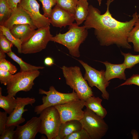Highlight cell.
I'll return each mask as SVG.
<instances>
[{"label": "cell", "mask_w": 139, "mask_h": 139, "mask_svg": "<svg viewBox=\"0 0 139 139\" xmlns=\"http://www.w3.org/2000/svg\"><path fill=\"white\" fill-rule=\"evenodd\" d=\"M10 30L14 37L21 40L22 44L27 42L36 30L28 24L14 25Z\"/></svg>", "instance_id": "cell-17"}, {"label": "cell", "mask_w": 139, "mask_h": 139, "mask_svg": "<svg viewBox=\"0 0 139 139\" xmlns=\"http://www.w3.org/2000/svg\"><path fill=\"white\" fill-rule=\"evenodd\" d=\"M56 0V5L71 14L74 15L75 10L79 0Z\"/></svg>", "instance_id": "cell-24"}, {"label": "cell", "mask_w": 139, "mask_h": 139, "mask_svg": "<svg viewBox=\"0 0 139 139\" xmlns=\"http://www.w3.org/2000/svg\"><path fill=\"white\" fill-rule=\"evenodd\" d=\"M38 70L20 72L13 75L6 85L7 93L11 96L14 97L18 92L30 91L34 85V81L39 76Z\"/></svg>", "instance_id": "cell-7"}, {"label": "cell", "mask_w": 139, "mask_h": 139, "mask_svg": "<svg viewBox=\"0 0 139 139\" xmlns=\"http://www.w3.org/2000/svg\"><path fill=\"white\" fill-rule=\"evenodd\" d=\"M5 57L6 55H5V53L2 51H0V59L5 58Z\"/></svg>", "instance_id": "cell-38"}, {"label": "cell", "mask_w": 139, "mask_h": 139, "mask_svg": "<svg viewBox=\"0 0 139 139\" xmlns=\"http://www.w3.org/2000/svg\"><path fill=\"white\" fill-rule=\"evenodd\" d=\"M64 139H91L87 132L83 128L66 136Z\"/></svg>", "instance_id": "cell-31"}, {"label": "cell", "mask_w": 139, "mask_h": 139, "mask_svg": "<svg viewBox=\"0 0 139 139\" xmlns=\"http://www.w3.org/2000/svg\"><path fill=\"white\" fill-rule=\"evenodd\" d=\"M77 60L85 70L84 78L88 81L89 86L96 87L102 92V97L104 99L108 100L109 94L106 91V88L109 85L110 82L107 81L105 78L104 71H98L82 60Z\"/></svg>", "instance_id": "cell-9"}, {"label": "cell", "mask_w": 139, "mask_h": 139, "mask_svg": "<svg viewBox=\"0 0 139 139\" xmlns=\"http://www.w3.org/2000/svg\"><path fill=\"white\" fill-rule=\"evenodd\" d=\"M40 117H33L24 125L17 126L14 139H34L39 132L41 124Z\"/></svg>", "instance_id": "cell-13"}, {"label": "cell", "mask_w": 139, "mask_h": 139, "mask_svg": "<svg viewBox=\"0 0 139 139\" xmlns=\"http://www.w3.org/2000/svg\"><path fill=\"white\" fill-rule=\"evenodd\" d=\"M121 53L124 57V60L123 63L127 68H131L139 63V55H134L130 53H125L121 51Z\"/></svg>", "instance_id": "cell-27"}, {"label": "cell", "mask_w": 139, "mask_h": 139, "mask_svg": "<svg viewBox=\"0 0 139 139\" xmlns=\"http://www.w3.org/2000/svg\"><path fill=\"white\" fill-rule=\"evenodd\" d=\"M16 106L12 112L7 117L6 126L14 125L17 126L23 123L25 119L22 117V114L28 110L24 109L26 105H30L32 106L36 101L34 98L17 97Z\"/></svg>", "instance_id": "cell-12"}, {"label": "cell", "mask_w": 139, "mask_h": 139, "mask_svg": "<svg viewBox=\"0 0 139 139\" xmlns=\"http://www.w3.org/2000/svg\"><path fill=\"white\" fill-rule=\"evenodd\" d=\"M102 100L99 97L91 96L84 102V106L96 115L103 118L107 114L106 109L102 106Z\"/></svg>", "instance_id": "cell-19"}, {"label": "cell", "mask_w": 139, "mask_h": 139, "mask_svg": "<svg viewBox=\"0 0 139 139\" xmlns=\"http://www.w3.org/2000/svg\"><path fill=\"white\" fill-rule=\"evenodd\" d=\"M0 32L16 47L18 52L21 53V46L22 43L21 40L14 37L11 33L10 29L3 25H0Z\"/></svg>", "instance_id": "cell-25"}, {"label": "cell", "mask_w": 139, "mask_h": 139, "mask_svg": "<svg viewBox=\"0 0 139 139\" xmlns=\"http://www.w3.org/2000/svg\"><path fill=\"white\" fill-rule=\"evenodd\" d=\"M68 29L65 33H59L53 36L50 41L65 46L68 49L71 55L79 57L80 56L79 47L88 36V29L84 25L80 27L76 23L69 25Z\"/></svg>", "instance_id": "cell-2"}, {"label": "cell", "mask_w": 139, "mask_h": 139, "mask_svg": "<svg viewBox=\"0 0 139 139\" xmlns=\"http://www.w3.org/2000/svg\"><path fill=\"white\" fill-rule=\"evenodd\" d=\"M0 69L7 71L12 74L15 73L17 71L16 66L5 58L0 59Z\"/></svg>", "instance_id": "cell-30"}, {"label": "cell", "mask_w": 139, "mask_h": 139, "mask_svg": "<svg viewBox=\"0 0 139 139\" xmlns=\"http://www.w3.org/2000/svg\"><path fill=\"white\" fill-rule=\"evenodd\" d=\"M114 0H107V8L103 14L91 5L89 6L88 13L84 25L87 29L93 28L94 34L101 45L108 46L115 44L119 47L131 49L127 41L128 34L139 18L136 12L129 21L121 22L112 16L109 10L111 3Z\"/></svg>", "instance_id": "cell-1"}, {"label": "cell", "mask_w": 139, "mask_h": 139, "mask_svg": "<svg viewBox=\"0 0 139 139\" xmlns=\"http://www.w3.org/2000/svg\"><path fill=\"white\" fill-rule=\"evenodd\" d=\"M88 0H79L74 14L75 20L79 25L85 20L88 13L89 3Z\"/></svg>", "instance_id": "cell-20"}, {"label": "cell", "mask_w": 139, "mask_h": 139, "mask_svg": "<svg viewBox=\"0 0 139 139\" xmlns=\"http://www.w3.org/2000/svg\"><path fill=\"white\" fill-rule=\"evenodd\" d=\"M12 11L5 0H0V25H3L4 22L10 16Z\"/></svg>", "instance_id": "cell-26"}, {"label": "cell", "mask_w": 139, "mask_h": 139, "mask_svg": "<svg viewBox=\"0 0 139 139\" xmlns=\"http://www.w3.org/2000/svg\"><path fill=\"white\" fill-rule=\"evenodd\" d=\"M39 93L45 94L46 96H43L42 98V104L35 107L34 111L37 114H40L43 110L47 107L80 99L74 90L71 93H64L57 91L53 86H50L48 91L40 88L39 90Z\"/></svg>", "instance_id": "cell-6"}, {"label": "cell", "mask_w": 139, "mask_h": 139, "mask_svg": "<svg viewBox=\"0 0 139 139\" xmlns=\"http://www.w3.org/2000/svg\"><path fill=\"white\" fill-rule=\"evenodd\" d=\"M13 45L5 36L0 32V51L5 53L11 51Z\"/></svg>", "instance_id": "cell-28"}, {"label": "cell", "mask_w": 139, "mask_h": 139, "mask_svg": "<svg viewBox=\"0 0 139 139\" xmlns=\"http://www.w3.org/2000/svg\"><path fill=\"white\" fill-rule=\"evenodd\" d=\"M42 5V9L43 15L46 17L49 18L52 7L56 5V0H39Z\"/></svg>", "instance_id": "cell-29"}, {"label": "cell", "mask_w": 139, "mask_h": 139, "mask_svg": "<svg viewBox=\"0 0 139 139\" xmlns=\"http://www.w3.org/2000/svg\"><path fill=\"white\" fill-rule=\"evenodd\" d=\"M50 29L49 25L38 29L27 42L22 44L21 53H35L45 49L53 36Z\"/></svg>", "instance_id": "cell-8"}, {"label": "cell", "mask_w": 139, "mask_h": 139, "mask_svg": "<svg viewBox=\"0 0 139 139\" xmlns=\"http://www.w3.org/2000/svg\"><path fill=\"white\" fill-rule=\"evenodd\" d=\"M8 5L12 10L16 8L21 0H5Z\"/></svg>", "instance_id": "cell-36"}, {"label": "cell", "mask_w": 139, "mask_h": 139, "mask_svg": "<svg viewBox=\"0 0 139 139\" xmlns=\"http://www.w3.org/2000/svg\"><path fill=\"white\" fill-rule=\"evenodd\" d=\"M15 126L14 125L6 126L3 133L1 135L0 139H13L15 133L14 130Z\"/></svg>", "instance_id": "cell-32"}, {"label": "cell", "mask_w": 139, "mask_h": 139, "mask_svg": "<svg viewBox=\"0 0 139 139\" xmlns=\"http://www.w3.org/2000/svg\"><path fill=\"white\" fill-rule=\"evenodd\" d=\"M135 84L139 86V74H133L127 79L124 83L119 85L117 88L125 85Z\"/></svg>", "instance_id": "cell-34"}, {"label": "cell", "mask_w": 139, "mask_h": 139, "mask_svg": "<svg viewBox=\"0 0 139 139\" xmlns=\"http://www.w3.org/2000/svg\"><path fill=\"white\" fill-rule=\"evenodd\" d=\"M100 62L103 64L106 67L105 77L107 81H109L110 80L115 78L126 80L125 71L127 68L123 63L114 64L107 61Z\"/></svg>", "instance_id": "cell-16"}, {"label": "cell", "mask_w": 139, "mask_h": 139, "mask_svg": "<svg viewBox=\"0 0 139 139\" xmlns=\"http://www.w3.org/2000/svg\"><path fill=\"white\" fill-rule=\"evenodd\" d=\"M128 34V42H131L133 45L134 51L139 52V18Z\"/></svg>", "instance_id": "cell-23"}, {"label": "cell", "mask_w": 139, "mask_h": 139, "mask_svg": "<svg viewBox=\"0 0 139 139\" xmlns=\"http://www.w3.org/2000/svg\"><path fill=\"white\" fill-rule=\"evenodd\" d=\"M98 1L99 5L100 6L102 0H97Z\"/></svg>", "instance_id": "cell-39"}, {"label": "cell", "mask_w": 139, "mask_h": 139, "mask_svg": "<svg viewBox=\"0 0 139 139\" xmlns=\"http://www.w3.org/2000/svg\"><path fill=\"white\" fill-rule=\"evenodd\" d=\"M18 6L21 7L29 15L37 28L50 25L49 18L40 13V5L36 0H21Z\"/></svg>", "instance_id": "cell-11"}, {"label": "cell", "mask_w": 139, "mask_h": 139, "mask_svg": "<svg viewBox=\"0 0 139 139\" xmlns=\"http://www.w3.org/2000/svg\"><path fill=\"white\" fill-rule=\"evenodd\" d=\"M84 102L77 99L54 106L59 112L61 123L71 120L80 121L84 116L82 109L85 106Z\"/></svg>", "instance_id": "cell-10"}, {"label": "cell", "mask_w": 139, "mask_h": 139, "mask_svg": "<svg viewBox=\"0 0 139 139\" xmlns=\"http://www.w3.org/2000/svg\"><path fill=\"white\" fill-rule=\"evenodd\" d=\"M61 68L66 84L75 91L80 99L85 101L93 96L92 89L83 77L80 67L64 66Z\"/></svg>", "instance_id": "cell-3"}, {"label": "cell", "mask_w": 139, "mask_h": 139, "mask_svg": "<svg viewBox=\"0 0 139 139\" xmlns=\"http://www.w3.org/2000/svg\"><path fill=\"white\" fill-rule=\"evenodd\" d=\"M45 64L48 66H51L54 64V61L53 59L49 57H46L44 60Z\"/></svg>", "instance_id": "cell-37"}, {"label": "cell", "mask_w": 139, "mask_h": 139, "mask_svg": "<svg viewBox=\"0 0 139 139\" xmlns=\"http://www.w3.org/2000/svg\"><path fill=\"white\" fill-rule=\"evenodd\" d=\"M79 121L91 139L101 138L108 129V126L103 118L87 108L84 110L83 116Z\"/></svg>", "instance_id": "cell-4"}, {"label": "cell", "mask_w": 139, "mask_h": 139, "mask_svg": "<svg viewBox=\"0 0 139 139\" xmlns=\"http://www.w3.org/2000/svg\"><path fill=\"white\" fill-rule=\"evenodd\" d=\"M82 128L81 123L78 120H71L62 123L58 134L54 139H64L66 136Z\"/></svg>", "instance_id": "cell-18"}, {"label": "cell", "mask_w": 139, "mask_h": 139, "mask_svg": "<svg viewBox=\"0 0 139 139\" xmlns=\"http://www.w3.org/2000/svg\"><path fill=\"white\" fill-rule=\"evenodd\" d=\"M7 114L5 112L0 111V134L4 131L7 120Z\"/></svg>", "instance_id": "cell-35"}, {"label": "cell", "mask_w": 139, "mask_h": 139, "mask_svg": "<svg viewBox=\"0 0 139 139\" xmlns=\"http://www.w3.org/2000/svg\"><path fill=\"white\" fill-rule=\"evenodd\" d=\"M13 76L10 72L0 69V82L1 84L6 85Z\"/></svg>", "instance_id": "cell-33"}, {"label": "cell", "mask_w": 139, "mask_h": 139, "mask_svg": "<svg viewBox=\"0 0 139 139\" xmlns=\"http://www.w3.org/2000/svg\"><path fill=\"white\" fill-rule=\"evenodd\" d=\"M28 24L33 29L37 28L34 25L29 15L21 7L12 10L10 17L4 23L3 25L10 30L15 25Z\"/></svg>", "instance_id": "cell-15"}, {"label": "cell", "mask_w": 139, "mask_h": 139, "mask_svg": "<svg viewBox=\"0 0 139 139\" xmlns=\"http://www.w3.org/2000/svg\"><path fill=\"white\" fill-rule=\"evenodd\" d=\"M7 55L19 65L21 72H25L42 69L45 67L43 66H36L28 63L17 56L12 51L7 53Z\"/></svg>", "instance_id": "cell-22"}, {"label": "cell", "mask_w": 139, "mask_h": 139, "mask_svg": "<svg viewBox=\"0 0 139 139\" xmlns=\"http://www.w3.org/2000/svg\"><path fill=\"white\" fill-rule=\"evenodd\" d=\"M41 124L39 132L48 139H54L58 134L61 124L59 112L53 106L47 107L40 114Z\"/></svg>", "instance_id": "cell-5"}, {"label": "cell", "mask_w": 139, "mask_h": 139, "mask_svg": "<svg viewBox=\"0 0 139 139\" xmlns=\"http://www.w3.org/2000/svg\"><path fill=\"white\" fill-rule=\"evenodd\" d=\"M16 105V99L8 94L6 96L2 94V88H0V107L10 115L13 111Z\"/></svg>", "instance_id": "cell-21"}, {"label": "cell", "mask_w": 139, "mask_h": 139, "mask_svg": "<svg viewBox=\"0 0 139 139\" xmlns=\"http://www.w3.org/2000/svg\"><path fill=\"white\" fill-rule=\"evenodd\" d=\"M49 18L53 26L60 28L72 24L75 20L74 15L56 5L52 9Z\"/></svg>", "instance_id": "cell-14"}]
</instances>
